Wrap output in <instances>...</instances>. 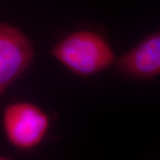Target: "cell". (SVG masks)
<instances>
[{
	"instance_id": "cell-1",
	"label": "cell",
	"mask_w": 160,
	"mask_h": 160,
	"mask_svg": "<svg viewBox=\"0 0 160 160\" xmlns=\"http://www.w3.org/2000/svg\"><path fill=\"white\" fill-rule=\"evenodd\" d=\"M52 55L76 75L89 77L116 62L111 45L99 33L78 31L67 36L51 49Z\"/></svg>"
},
{
	"instance_id": "cell-2",
	"label": "cell",
	"mask_w": 160,
	"mask_h": 160,
	"mask_svg": "<svg viewBox=\"0 0 160 160\" xmlns=\"http://www.w3.org/2000/svg\"><path fill=\"white\" fill-rule=\"evenodd\" d=\"M49 127L48 116L32 103H13L4 111V131L9 142L17 149L34 148L42 142Z\"/></svg>"
},
{
	"instance_id": "cell-3",
	"label": "cell",
	"mask_w": 160,
	"mask_h": 160,
	"mask_svg": "<svg viewBox=\"0 0 160 160\" xmlns=\"http://www.w3.org/2000/svg\"><path fill=\"white\" fill-rule=\"evenodd\" d=\"M34 50L28 38L17 28L0 25V93L8 88L29 67Z\"/></svg>"
},
{
	"instance_id": "cell-4",
	"label": "cell",
	"mask_w": 160,
	"mask_h": 160,
	"mask_svg": "<svg viewBox=\"0 0 160 160\" xmlns=\"http://www.w3.org/2000/svg\"><path fill=\"white\" fill-rule=\"evenodd\" d=\"M122 73L137 79L160 75V31L146 37L117 60Z\"/></svg>"
}]
</instances>
